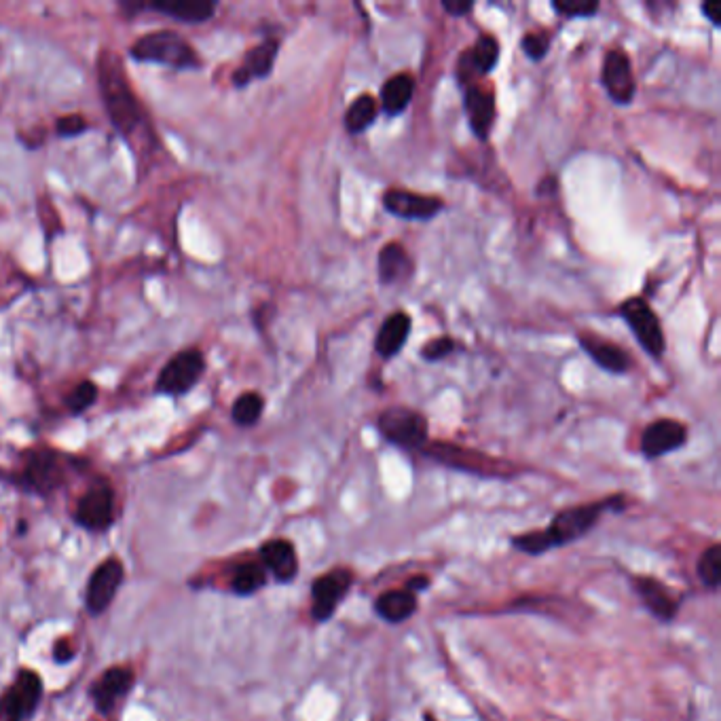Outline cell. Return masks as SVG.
<instances>
[{
	"mask_svg": "<svg viewBox=\"0 0 721 721\" xmlns=\"http://www.w3.org/2000/svg\"><path fill=\"white\" fill-rule=\"evenodd\" d=\"M626 506L628 499L622 493L597 499V502L569 506L554 514L548 527L514 535L510 544L514 550L527 554V557H542V554L550 550H557L586 538V535L601 523L603 514L622 512L626 510Z\"/></svg>",
	"mask_w": 721,
	"mask_h": 721,
	"instance_id": "obj_1",
	"label": "cell"
},
{
	"mask_svg": "<svg viewBox=\"0 0 721 721\" xmlns=\"http://www.w3.org/2000/svg\"><path fill=\"white\" fill-rule=\"evenodd\" d=\"M98 81L106 113L119 132L129 138L140 129L144 117L142 106L129 85L123 62L113 49H102L98 58Z\"/></svg>",
	"mask_w": 721,
	"mask_h": 721,
	"instance_id": "obj_2",
	"label": "cell"
},
{
	"mask_svg": "<svg viewBox=\"0 0 721 721\" xmlns=\"http://www.w3.org/2000/svg\"><path fill=\"white\" fill-rule=\"evenodd\" d=\"M421 453L425 457H430L432 461H438V464L459 470V472H468L474 476H485V478H512L516 476V466L510 464V461L504 459H495L491 455L478 453L474 449H466L459 445H451V442H428L421 449Z\"/></svg>",
	"mask_w": 721,
	"mask_h": 721,
	"instance_id": "obj_3",
	"label": "cell"
},
{
	"mask_svg": "<svg viewBox=\"0 0 721 721\" xmlns=\"http://www.w3.org/2000/svg\"><path fill=\"white\" fill-rule=\"evenodd\" d=\"M129 53H132L134 60L157 62V64L172 66L176 70L197 68L201 64L195 49L187 41H184L180 34H176L172 30H159V32L144 34L142 39H138L132 45Z\"/></svg>",
	"mask_w": 721,
	"mask_h": 721,
	"instance_id": "obj_4",
	"label": "cell"
},
{
	"mask_svg": "<svg viewBox=\"0 0 721 721\" xmlns=\"http://www.w3.org/2000/svg\"><path fill=\"white\" fill-rule=\"evenodd\" d=\"M379 434L394 447L421 451L430 442V425L419 411L409 406H390L377 417Z\"/></svg>",
	"mask_w": 721,
	"mask_h": 721,
	"instance_id": "obj_5",
	"label": "cell"
},
{
	"mask_svg": "<svg viewBox=\"0 0 721 721\" xmlns=\"http://www.w3.org/2000/svg\"><path fill=\"white\" fill-rule=\"evenodd\" d=\"M356 576L349 567L328 569L322 576L311 582V620L316 624H326L343 605L345 597L354 588Z\"/></svg>",
	"mask_w": 721,
	"mask_h": 721,
	"instance_id": "obj_6",
	"label": "cell"
},
{
	"mask_svg": "<svg viewBox=\"0 0 721 721\" xmlns=\"http://www.w3.org/2000/svg\"><path fill=\"white\" fill-rule=\"evenodd\" d=\"M618 311H620V316L624 318V322L628 324V328H631L633 335L637 337L639 345L652 358L660 360L667 343H664V330H662V324H660V320L656 316V311L650 305H647V301L641 299V297L626 299L620 305Z\"/></svg>",
	"mask_w": 721,
	"mask_h": 721,
	"instance_id": "obj_7",
	"label": "cell"
},
{
	"mask_svg": "<svg viewBox=\"0 0 721 721\" xmlns=\"http://www.w3.org/2000/svg\"><path fill=\"white\" fill-rule=\"evenodd\" d=\"M43 698V679L34 671H20L11 688L0 696V721H28Z\"/></svg>",
	"mask_w": 721,
	"mask_h": 721,
	"instance_id": "obj_8",
	"label": "cell"
},
{
	"mask_svg": "<svg viewBox=\"0 0 721 721\" xmlns=\"http://www.w3.org/2000/svg\"><path fill=\"white\" fill-rule=\"evenodd\" d=\"M206 371V360L199 349H184L176 354L157 379V392L168 396H182L193 390L195 383Z\"/></svg>",
	"mask_w": 721,
	"mask_h": 721,
	"instance_id": "obj_9",
	"label": "cell"
},
{
	"mask_svg": "<svg viewBox=\"0 0 721 721\" xmlns=\"http://www.w3.org/2000/svg\"><path fill=\"white\" fill-rule=\"evenodd\" d=\"M631 588L647 609V614L654 616L658 622L671 624L677 618L683 597L671 586L652 576H631Z\"/></svg>",
	"mask_w": 721,
	"mask_h": 721,
	"instance_id": "obj_10",
	"label": "cell"
},
{
	"mask_svg": "<svg viewBox=\"0 0 721 721\" xmlns=\"http://www.w3.org/2000/svg\"><path fill=\"white\" fill-rule=\"evenodd\" d=\"M601 83L607 96L616 104L628 106L637 96V79L633 64L624 49H609L601 66Z\"/></svg>",
	"mask_w": 721,
	"mask_h": 721,
	"instance_id": "obj_11",
	"label": "cell"
},
{
	"mask_svg": "<svg viewBox=\"0 0 721 721\" xmlns=\"http://www.w3.org/2000/svg\"><path fill=\"white\" fill-rule=\"evenodd\" d=\"M75 521L94 533H102L115 523V493L108 483L100 480L79 499L75 510Z\"/></svg>",
	"mask_w": 721,
	"mask_h": 721,
	"instance_id": "obj_12",
	"label": "cell"
},
{
	"mask_svg": "<svg viewBox=\"0 0 721 721\" xmlns=\"http://www.w3.org/2000/svg\"><path fill=\"white\" fill-rule=\"evenodd\" d=\"M499 41L495 39L493 34H480L476 43L466 49L464 53L459 55L457 62V79L461 83V87H470L476 83V79L487 77L489 72L497 66L499 62Z\"/></svg>",
	"mask_w": 721,
	"mask_h": 721,
	"instance_id": "obj_13",
	"label": "cell"
},
{
	"mask_svg": "<svg viewBox=\"0 0 721 721\" xmlns=\"http://www.w3.org/2000/svg\"><path fill=\"white\" fill-rule=\"evenodd\" d=\"M383 208L396 218L430 220L445 210V201L434 195H421L406 189H387L381 197Z\"/></svg>",
	"mask_w": 721,
	"mask_h": 721,
	"instance_id": "obj_14",
	"label": "cell"
},
{
	"mask_svg": "<svg viewBox=\"0 0 721 721\" xmlns=\"http://www.w3.org/2000/svg\"><path fill=\"white\" fill-rule=\"evenodd\" d=\"M123 576V563L117 559H106L96 567V571L91 573L85 593V605L91 614L98 616L106 612L117 595Z\"/></svg>",
	"mask_w": 721,
	"mask_h": 721,
	"instance_id": "obj_15",
	"label": "cell"
},
{
	"mask_svg": "<svg viewBox=\"0 0 721 721\" xmlns=\"http://www.w3.org/2000/svg\"><path fill=\"white\" fill-rule=\"evenodd\" d=\"M688 442V428L677 419H656L641 434V453L658 459L679 451Z\"/></svg>",
	"mask_w": 721,
	"mask_h": 721,
	"instance_id": "obj_16",
	"label": "cell"
},
{
	"mask_svg": "<svg viewBox=\"0 0 721 721\" xmlns=\"http://www.w3.org/2000/svg\"><path fill=\"white\" fill-rule=\"evenodd\" d=\"M464 110L478 140H487L495 123V94L487 83H474L464 89Z\"/></svg>",
	"mask_w": 721,
	"mask_h": 721,
	"instance_id": "obj_17",
	"label": "cell"
},
{
	"mask_svg": "<svg viewBox=\"0 0 721 721\" xmlns=\"http://www.w3.org/2000/svg\"><path fill=\"white\" fill-rule=\"evenodd\" d=\"M132 686H134V673L125 667H113L94 681L89 696L94 700L96 709L106 715L115 711L119 700H123L129 694Z\"/></svg>",
	"mask_w": 721,
	"mask_h": 721,
	"instance_id": "obj_18",
	"label": "cell"
},
{
	"mask_svg": "<svg viewBox=\"0 0 721 721\" xmlns=\"http://www.w3.org/2000/svg\"><path fill=\"white\" fill-rule=\"evenodd\" d=\"M263 567L280 584H290L299 576V552L290 540L275 538L261 546Z\"/></svg>",
	"mask_w": 721,
	"mask_h": 721,
	"instance_id": "obj_19",
	"label": "cell"
},
{
	"mask_svg": "<svg viewBox=\"0 0 721 721\" xmlns=\"http://www.w3.org/2000/svg\"><path fill=\"white\" fill-rule=\"evenodd\" d=\"M62 480H64V474H62V468L53 453L39 451L28 459L26 470H24V485L30 487L32 491L41 493V495H49L51 491H55L62 485Z\"/></svg>",
	"mask_w": 721,
	"mask_h": 721,
	"instance_id": "obj_20",
	"label": "cell"
},
{
	"mask_svg": "<svg viewBox=\"0 0 721 721\" xmlns=\"http://www.w3.org/2000/svg\"><path fill=\"white\" fill-rule=\"evenodd\" d=\"M580 347L586 351V354L595 360V364H599L601 368H605V371L614 373V375H624L628 368H631V358H628L626 351L612 343L607 341L599 335H593V332H580Z\"/></svg>",
	"mask_w": 721,
	"mask_h": 721,
	"instance_id": "obj_21",
	"label": "cell"
},
{
	"mask_svg": "<svg viewBox=\"0 0 721 721\" xmlns=\"http://www.w3.org/2000/svg\"><path fill=\"white\" fill-rule=\"evenodd\" d=\"M277 51H280V43L275 39H267L261 45H256L246 53L244 64L235 70L233 83L237 87H246L254 79H265L271 75Z\"/></svg>",
	"mask_w": 721,
	"mask_h": 721,
	"instance_id": "obj_22",
	"label": "cell"
},
{
	"mask_svg": "<svg viewBox=\"0 0 721 721\" xmlns=\"http://www.w3.org/2000/svg\"><path fill=\"white\" fill-rule=\"evenodd\" d=\"M413 328V320L409 313L396 311L392 316H387L385 322L379 326V332L375 337V351L383 360H392L398 351L406 345Z\"/></svg>",
	"mask_w": 721,
	"mask_h": 721,
	"instance_id": "obj_23",
	"label": "cell"
},
{
	"mask_svg": "<svg viewBox=\"0 0 721 721\" xmlns=\"http://www.w3.org/2000/svg\"><path fill=\"white\" fill-rule=\"evenodd\" d=\"M415 273L411 254L398 242L385 244L379 252V282L385 286L409 282Z\"/></svg>",
	"mask_w": 721,
	"mask_h": 721,
	"instance_id": "obj_24",
	"label": "cell"
},
{
	"mask_svg": "<svg viewBox=\"0 0 721 721\" xmlns=\"http://www.w3.org/2000/svg\"><path fill=\"white\" fill-rule=\"evenodd\" d=\"M373 607H375V614L383 622L402 624L417 614L419 599H417V595L409 593L406 588H392V590H385V593H381L375 599Z\"/></svg>",
	"mask_w": 721,
	"mask_h": 721,
	"instance_id": "obj_25",
	"label": "cell"
},
{
	"mask_svg": "<svg viewBox=\"0 0 721 721\" xmlns=\"http://www.w3.org/2000/svg\"><path fill=\"white\" fill-rule=\"evenodd\" d=\"M415 94V81L411 75L406 72H400V75H394L387 79L381 87V98L379 104L383 108L385 115L396 117L402 115L406 108H409L411 100Z\"/></svg>",
	"mask_w": 721,
	"mask_h": 721,
	"instance_id": "obj_26",
	"label": "cell"
},
{
	"mask_svg": "<svg viewBox=\"0 0 721 721\" xmlns=\"http://www.w3.org/2000/svg\"><path fill=\"white\" fill-rule=\"evenodd\" d=\"M377 115H379V102L373 96L362 94L345 110V129L349 134L358 136L375 123Z\"/></svg>",
	"mask_w": 721,
	"mask_h": 721,
	"instance_id": "obj_27",
	"label": "cell"
},
{
	"mask_svg": "<svg viewBox=\"0 0 721 721\" xmlns=\"http://www.w3.org/2000/svg\"><path fill=\"white\" fill-rule=\"evenodd\" d=\"M151 9L168 13L180 22H191V24H201L210 20L216 11V3H199V0H182V3H153Z\"/></svg>",
	"mask_w": 721,
	"mask_h": 721,
	"instance_id": "obj_28",
	"label": "cell"
},
{
	"mask_svg": "<svg viewBox=\"0 0 721 721\" xmlns=\"http://www.w3.org/2000/svg\"><path fill=\"white\" fill-rule=\"evenodd\" d=\"M267 584V569L258 563L239 565L233 573L231 588L239 597H252Z\"/></svg>",
	"mask_w": 721,
	"mask_h": 721,
	"instance_id": "obj_29",
	"label": "cell"
},
{
	"mask_svg": "<svg viewBox=\"0 0 721 721\" xmlns=\"http://www.w3.org/2000/svg\"><path fill=\"white\" fill-rule=\"evenodd\" d=\"M696 576L698 582L702 584V588L715 590L719 588L721 582V546L719 544H711L709 548H705L700 552V557L696 561Z\"/></svg>",
	"mask_w": 721,
	"mask_h": 721,
	"instance_id": "obj_30",
	"label": "cell"
},
{
	"mask_svg": "<svg viewBox=\"0 0 721 721\" xmlns=\"http://www.w3.org/2000/svg\"><path fill=\"white\" fill-rule=\"evenodd\" d=\"M263 411H265L263 396L256 392H246L235 400L231 415L237 425H242V428H250V425H254L258 419H261Z\"/></svg>",
	"mask_w": 721,
	"mask_h": 721,
	"instance_id": "obj_31",
	"label": "cell"
},
{
	"mask_svg": "<svg viewBox=\"0 0 721 721\" xmlns=\"http://www.w3.org/2000/svg\"><path fill=\"white\" fill-rule=\"evenodd\" d=\"M552 9L565 17H593L601 5L597 0H554Z\"/></svg>",
	"mask_w": 721,
	"mask_h": 721,
	"instance_id": "obj_32",
	"label": "cell"
},
{
	"mask_svg": "<svg viewBox=\"0 0 721 721\" xmlns=\"http://www.w3.org/2000/svg\"><path fill=\"white\" fill-rule=\"evenodd\" d=\"M96 398H98V387H96V383L83 381V383L77 385V390L70 394V398H68V409H70V413L79 415V413L87 411L89 406L96 402Z\"/></svg>",
	"mask_w": 721,
	"mask_h": 721,
	"instance_id": "obj_33",
	"label": "cell"
},
{
	"mask_svg": "<svg viewBox=\"0 0 721 721\" xmlns=\"http://www.w3.org/2000/svg\"><path fill=\"white\" fill-rule=\"evenodd\" d=\"M523 51L527 53L529 60L540 62L544 60L550 51V34L548 32H527L521 41Z\"/></svg>",
	"mask_w": 721,
	"mask_h": 721,
	"instance_id": "obj_34",
	"label": "cell"
},
{
	"mask_svg": "<svg viewBox=\"0 0 721 721\" xmlns=\"http://www.w3.org/2000/svg\"><path fill=\"white\" fill-rule=\"evenodd\" d=\"M453 349H455V341L451 337H438V339H432L423 345L421 358L428 362H440V360L449 358L453 354Z\"/></svg>",
	"mask_w": 721,
	"mask_h": 721,
	"instance_id": "obj_35",
	"label": "cell"
},
{
	"mask_svg": "<svg viewBox=\"0 0 721 721\" xmlns=\"http://www.w3.org/2000/svg\"><path fill=\"white\" fill-rule=\"evenodd\" d=\"M87 129V121L81 115H66L60 117L58 123H55V132L60 136L68 138V136H79Z\"/></svg>",
	"mask_w": 721,
	"mask_h": 721,
	"instance_id": "obj_36",
	"label": "cell"
},
{
	"mask_svg": "<svg viewBox=\"0 0 721 721\" xmlns=\"http://www.w3.org/2000/svg\"><path fill=\"white\" fill-rule=\"evenodd\" d=\"M440 5L453 17H461V15H466V13H470L474 9L472 0H442Z\"/></svg>",
	"mask_w": 721,
	"mask_h": 721,
	"instance_id": "obj_37",
	"label": "cell"
},
{
	"mask_svg": "<svg viewBox=\"0 0 721 721\" xmlns=\"http://www.w3.org/2000/svg\"><path fill=\"white\" fill-rule=\"evenodd\" d=\"M53 658L58 660L60 664H66L70 662L72 658H75V650H72V645L68 639H60L58 643L53 645Z\"/></svg>",
	"mask_w": 721,
	"mask_h": 721,
	"instance_id": "obj_38",
	"label": "cell"
},
{
	"mask_svg": "<svg viewBox=\"0 0 721 721\" xmlns=\"http://www.w3.org/2000/svg\"><path fill=\"white\" fill-rule=\"evenodd\" d=\"M404 588L413 595H419V593H423V590L430 588V578L428 576H413V578L406 580Z\"/></svg>",
	"mask_w": 721,
	"mask_h": 721,
	"instance_id": "obj_39",
	"label": "cell"
},
{
	"mask_svg": "<svg viewBox=\"0 0 721 721\" xmlns=\"http://www.w3.org/2000/svg\"><path fill=\"white\" fill-rule=\"evenodd\" d=\"M700 11L713 26H717V28L721 26V11H719V7L715 3H702Z\"/></svg>",
	"mask_w": 721,
	"mask_h": 721,
	"instance_id": "obj_40",
	"label": "cell"
},
{
	"mask_svg": "<svg viewBox=\"0 0 721 721\" xmlns=\"http://www.w3.org/2000/svg\"><path fill=\"white\" fill-rule=\"evenodd\" d=\"M557 178H554V176H546L544 180H540V184H538V189H535V193H538L540 197H544V195H554V193H557Z\"/></svg>",
	"mask_w": 721,
	"mask_h": 721,
	"instance_id": "obj_41",
	"label": "cell"
},
{
	"mask_svg": "<svg viewBox=\"0 0 721 721\" xmlns=\"http://www.w3.org/2000/svg\"><path fill=\"white\" fill-rule=\"evenodd\" d=\"M423 721H438V717L432 715V713H425V715H423Z\"/></svg>",
	"mask_w": 721,
	"mask_h": 721,
	"instance_id": "obj_42",
	"label": "cell"
}]
</instances>
